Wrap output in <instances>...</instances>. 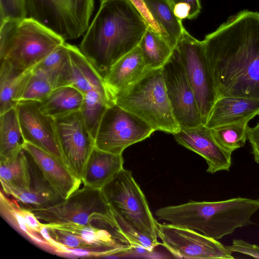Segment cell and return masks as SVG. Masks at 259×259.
Masks as SVG:
<instances>
[{"instance_id": "obj_1", "label": "cell", "mask_w": 259, "mask_h": 259, "mask_svg": "<svg viewBox=\"0 0 259 259\" xmlns=\"http://www.w3.org/2000/svg\"><path fill=\"white\" fill-rule=\"evenodd\" d=\"M202 41L218 98L259 100V12L229 16Z\"/></svg>"}, {"instance_id": "obj_2", "label": "cell", "mask_w": 259, "mask_h": 259, "mask_svg": "<svg viewBox=\"0 0 259 259\" xmlns=\"http://www.w3.org/2000/svg\"><path fill=\"white\" fill-rule=\"evenodd\" d=\"M147 28L130 0H104L79 48L104 78L116 62L139 46Z\"/></svg>"}, {"instance_id": "obj_3", "label": "cell", "mask_w": 259, "mask_h": 259, "mask_svg": "<svg viewBox=\"0 0 259 259\" xmlns=\"http://www.w3.org/2000/svg\"><path fill=\"white\" fill-rule=\"evenodd\" d=\"M259 209V199L238 197L218 201H195L161 207L156 217L170 224L198 231L218 240L238 228L253 223L252 216Z\"/></svg>"}, {"instance_id": "obj_4", "label": "cell", "mask_w": 259, "mask_h": 259, "mask_svg": "<svg viewBox=\"0 0 259 259\" xmlns=\"http://www.w3.org/2000/svg\"><path fill=\"white\" fill-rule=\"evenodd\" d=\"M64 42L59 34L29 17L0 22V61L18 70L32 68Z\"/></svg>"}, {"instance_id": "obj_5", "label": "cell", "mask_w": 259, "mask_h": 259, "mask_svg": "<svg viewBox=\"0 0 259 259\" xmlns=\"http://www.w3.org/2000/svg\"><path fill=\"white\" fill-rule=\"evenodd\" d=\"M114 102L155 131L173 135L180 127L174 116L162 69H148L135 83L113 95Z\"/></svg>"}, {"instance_id": "obj_6", "label": "cell", "mask_w": 259, "mask_h": 259, "mask_svg": "<svg viewBox=\"0 0 259 259\" xmlns=\"http://www.w3.org/2000/svg\"><path fill=\"white\" fill-rule=\"evenodd\" d=\"M28 208L41 222L49 224L93 225L106 228L116 226L101 190L85 186L54 205Z\"/></svg>"}, {"instance_id": "obj_7", "label": "cell", "mask_w": 259, "mask_h": 259, "mask_svg": "<svg viewBox=\"0 0 259 259\" xmlns=\"http://www.w3.org/2000/svg\"><path fill=\"white\" fill-rule=\"evenodd\" d=\"M101 190L111 211L142 234L158 240V222L131 170L123 168Z\"/></svg>"}, {"instance_id": "obj_8", "label": "cell", "mask_w": 259, "mask_h": 259, "mask_svg": "<svg viewBox=\"0 0 259 259\" xmlns=\"http://www.w3.org/2000/svg\"><path fill=\"white\" fill-rule=\"evenodd\" d=\"M94 0H26L27 17L33 18L65 41L78 38L89 26Z\"/></svg>"}, {"instance_id": "obj_9", "label": "cell", "mask_w": 259, "mask_h": 259, "mask_svg": "<svg viewBox=\"0 0 259 259\" xmlns=\"http://www.w3.org/2000/svg\"><path fill=\"white\" fill-rule=\"evenodd\" d=\"M174 49L193 89L205 125L218 99V93L203 41L196 39L185 29Z\"/></svg>"}, {"instance_id": "obj_10", "label": "cell", "mask_w": 259, "mask_h": 259, "mask_svg": "<svg viewBox=\"0 0 259 259\" xmlns=\"http://www.w3.org/2000/svg\"><path fill=\"white\" fill-rule=\"evenodd\" d=\"M154 132L140 118L114 103L103 116L95 139V147L122 154L126 148L144 140Z\"/></svg>"}, {"instance_id": "obj_11", "label": "cell", "mask_w": 259, "mask_h": 259, "mask_svg": "<svg viewBox=\"0 0 259 259\" xmlns=\"http://www.w3.org/2000/svg\"><path fill=\"white\" fill-rule=\"evenodd\" d=\"M161 245L174 256L185 258L233 259V252L217 239L172 224L157 223Z\"/></svg>"}, {"instance_id": "obj_12", "label": "cell", "mask_w": 259, "mask_h": 259, "mask_svg": "<svg viewBox=\"0 0 259 259\" xmlns=\"http://www.w3.org/2000/svg\"><path fill=\"white\" fill-rule=\"evenodd\" d=\"M64 162L81 181L89 158L95 147L79 111L54 118Z\"/></svg>"}, {"instance_id": "obj_13", "label": "cell", "mask_w": 259, "mask_h": 259, "mask_svg": "<svg viewBox=\"0 0 259 259\" xmlns=\"http://www.w3.org/2000/svg\"><path fill=\"white\" fill-rule=\"evenodd\" d=\"M161 69L172 113L180 128L203 125L195 94L174 49Z\"/></svg>"}, {"instance_id": "obj_14", "label": "cell", "mask_w": 259, "mask_h": 259, "mask_svg": "<svg viewBox=\"0 0 259 259\" xmlns=\"http://www.w3.org/2000/svg\"><path fill=\"white\" fill-rule=\"evenodd\" d=\"M16 108L25 142L43 150L64 164L54 118L40 111L38 102L21 101Z\"/></svg>"}, {"instance_id": "obj_15", "label": "cell", "mask_w": 259, "mask_h": 259, "mask_svg": "<svg viewBox=\"0 0 259 259\" xmlns=\"http://www.w3.org/2000/svg\"><path fill=\"white\" fill-rule=\"evenodd\" d=\"M174 136L179 144L205 160L208 165L207 172L213 174L219 171H229L232 165V153L219 145L210 128L204 125L189 128H181Z\"/></svg>"}, {"instance_id": "obj_16", "label": "cell", "mask_w": 259, "mask_h": 259, "mask_svg": "<svg viewBox=\"0 0 259 259\" xmlns=\"http://www.w3.org/2000/svg\"><path fill=\"white\" fill-rule=\"evenodd\" d=\"M148 27L162 36L174 49L185 29L174 12L169 0H130Z\"/></svg>"}, {"instance_id": "obj_17", "label": "cell", "mask_w": 259, "mask_h": 259, "mask_svg": "<svg viewBox=\"0 0 259 259\" xmlns=\"http://www.w3.org/2000/svg\"><path fill=\"white\" fill-rule=\"evenodd\" d=\"M24 149L31 157L44 178L62 199H66L79 188L81 181L75 177L64 164L28 142L25 143Z\"/></svg>"}, {"instance_id": "obj_18", "label": "cell", "mask_w": 259, "mask_h": 259, "mask_svg": "<svg viewBox=\"0 0 259 259\" xmlns=\"http://www.w3.org/2000/svg\"><path fill=\"white\" fill-rule=\"evenodd\" d=\"M148 70L138 46L116 62L106 73L104 80L113 96L137 82Z\"/></svg>"}, {"instance_id": "obj_19", "label": "cell", "mask_w": 259, "mask_h": 259, "mask_svg": "<svg viewBox=\"0 0 259 259\" xmlns=\"http://www.w3.org/2000/svg\"><path fill=\"white\" fill-rule=\"evenodd\" d=\"M67 46L71 64V85L83 94L95 91L114 101L103 77L79 48L68 43Z\"/></svg>"}, {"instance_id": "obj_20", "label": "cell", "mask_w": 259, "mask_h": 259, "mask_svg": "<svg viewBox=\"0 0 259 259\" xmlns=\"http://www.w3.org/2000/svg\"><path fill=\"white\" fill-rule=\"evenodd\" d=\"M122 154L95 147L88 161L81 182L83 186L101 189L123 168Z\"/></svg>"}, {"instance_id": "obj_21", "label": "cell", "mask_w": 259, "mask_h": 259, "mask_svg": "<svg viewBox=\"0 0 259 259\" xmlns=\"http://www.w3.org/2000/svg\"><path fill=\"white\" fill-rule=\"evenodd\" d=\"M259 115V100L222 97L215 101L205 126L213 128Z\"/></svg>"}, {"instance_id": "obj_22", "label": "cell", "mask_w": 259, "mask_h": 259, "mask_svg": "<svg viewBox=\"0 0 259 259\" xmlns=\"http://www.w3.org/2000/svg\"><path fill=\"white\" fill-rule=\"evenodd\" d=\"M32 68L18 70L5 62H1L0 114L16 108L31 75Z\"/></svg>"}, {"instance_id": "obj_23", "label": "cell", "mask_w": 259, "mask_h": 259, "mask_svg": "<svg viewBox=\"0 0 259 259\" xmlns=\"http://www.w3.org/2000/svg\"><path fill=\"white\" fill-rule=\"evenodd\" d=\"M28 208L15 200L8 198L1 191L0 212L2 217L24 237L44 250L57 254L56 249L40 234L30 228L27 214Z\"/></svg>"}, {"instance_id": "obj_24", "label": "cell", "mask_w": 259, "mask_h": 259, "mask_svg": "<svg viewBox=\"0 0 259 259\" xmlns=\"http://www.w3.org/2000/svg\"><path fill=\"white\" fill-rule=\"evenodd\" d=\"M25 143L16 108L1 114L0 162L14 158L24 148Z\"/></svg>"}, {"instance_id": "obj_25", "label": "cell", "mask_w": 259, "mask_h": 259, "mask_svg": "<svg viewBox=\"0 0 259 259\" xmlns=\"http://www.w3.org/2000/svg\"><path fill=\"white\" fill-rule=\"evenodd\" d=\"M34 67L46 76L54 90L72 84L71 64L66 42Z\"/></svg>"}, {"instance_id": "obj_26", "label": "cell", "mask_w": 259, "mask_h": 259, "mask_svg": "<svg viewBox=\"0 0 259 259\" xmlns=\"http://www.w3.org/2000/svg\"><path fill=\"white\" fill-rule=\"evenodd\" d=\"M83 94L72 85L54 89L39 102L40 111L54 118L80 110Z\"/></svg>"}, {"instance_id": "obj_27", "label": "cell", "mask_w": 259, "mask_h": 259, "mask_svg": "<svg viewBox=\"0 0 259 259\" xmlns=\"http://www.w3.org/2000/svg\"><path fill=\"white\" fill-rule=\"evenodd\" d=\"M139 46L148 69L161 68L169 60L174 50L167 41L148 27Z\"/></svg>"}, {"instance_id": "obj_28", "label": "cell", "mask_w": 259, "mask_h": 259, "mask_svg": "<svg viewBox=\"0 0 259 259\" xmlns=\"http://www.w3.org/2000/svg\"><path fill=\"white\" fill-rule=\"evenodd\" d=\"M255 116L211 128L212 136L223 149L232 153L243 147L247 138L248 123Z\"/></svg>"}, {"instance_id": "obj_29", "label": "cell", "mask_w": 259, "mask_h": 259, "mask_svg": "<svg viewBox=\"0 0 259 259\" xmlns=\"http://www.w3.org/2000/svg\"><path fill=\"white\" fill-rule=\"evenodd\" d=\"M113 104V101L97 91H92L83 94L80 111L87 129L94 139L104 113Z\"/></svg>"}, {"instance_id": "obj_30", "label": "cell", "mask_w": 259, "mask_h": 259, "mask_svg": "<svg viewBox=\"0 0 259 259\" xmlns=\"http://www.w3.org/2000/svg\"><path fill=\"white\" fill-rule=\"evenodd\" d=\"M54 89L46 77L35 67L25 88L21 101H33L40 102L44 100Z\"/></svg>"}, {"instance_id": "obj_31", "label": "cell", "mask_w": 259, "mask_h": 259, "mask_svg": "<svg viewBox=\"0 0 259 259\" xmlns=\"http://www.w3.org/2000/svg\"><path fill=\"white\" fill-rule=\"evenodd\" d=\"M27 17L26 0H0V22Z\"/></svg>"}, {"instance_id": "obj_32", "label": "cell", "mask_w": 259, "mask_h": 259, "mask_svg": "<svg viewBox=\"0 0 259 259\" xmlns=\"http://www.w3.org/2000/svg\"><path fill=\"white\" fill-rule=\"evenodd\" d=\"M232 252H236L259 258V246L242 239H233L231 245L226 246Z\"/></svg>"}, {"instance_id": "obj_33", "label": "cell", "mask_w": 259, "mask_h": 259, "mask_svg": "<svg viewBox=\"0 0 259 259\" xmlns=\"http://www.w3.org/2000/svg\"><path fill=\"white\" fill-rule=\"evenodd\" d=\"M247 138L251 147L254 161L259 163V122L253 127H248Z\"/></svg>"}, {"instance_id": "obj_34", "label": "cell", "mask_w": 259, "mask_h": 259, "mask_svg": "<svg viewBox=\"0 0 259 259\" xmlns=\"http://www.w3.org/2000/svg\"><path fill=\"white\" fill-rule=\"evenodd\" d=\"M173 6L175 5L183 3L188 5L190 7V12L188 19L196 18L200 13L201 6L199 0H169Z\"/></svg>"}, {"instance_id": "obj_35", "label": "cell", "mask_w": 259, "mask_h": 259, "mask_svg": "<svg viewBox=\"0 0 259 259\" xmlns=\"http://www.w3.org/2000/svg\"><path fill=\"white\" fill-rule=\"evenodd\" d=\"M190 12V7L187 4L181 3L174 6L175 15L181 20L186 18L189 19Z\"/></svg>"}, {"instance_id": "obj_36", "label": "cell", "mask_w": 259, "mask_h": 259, "mask_svg": "<svg viewBox=\"0 0 259 259\" xmlns=\"http://www.w3.org/2000/svg\"><path fill=\"white\" fill-rule=\"evenodd\" d=\"M104 1V0H100V2H102V1Z\"/></svg>"}]
</instances>
